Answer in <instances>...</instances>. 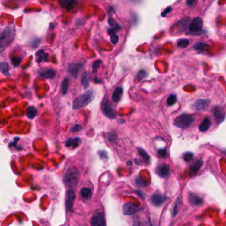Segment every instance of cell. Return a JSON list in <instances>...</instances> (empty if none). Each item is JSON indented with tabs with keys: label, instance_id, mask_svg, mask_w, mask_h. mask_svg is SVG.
Returning <instances> with one entry per match:
<instances>
[{
	"label": "cell",
	"instance_id": "obj_1",
	"mask_svg": "<svg viewBox=\"0 0 226 226\" xmlns=\"http://www.w3.org/2000/svg\"><path fill=\"white\" fill-rule=\"evenodd\" d=\"M96 92L93 89L87 91L86 92L84 93L80 96L77 97L76 99L74 100L72 108L73 109H79L88 104H90L95 97Z\"/></svg>",
	"mask_w": 226,
	"mask_h": 226
},
{
	"label": "cell",
	"instance_id": "obj_2",
	"mask_svg": "<svg viewBox=\"0 0 226 226\" xmlns=\"http://www.w3.org/2000/svg\"><path fill=\"white\" fill-rule=\"evenodd\" d=\"M80 178V173L77 168L75 167H70L65 176L66 184L70 188H74L78 184Z\"/></svg>",
	"mask_w": 226,
	"mask_h": 226
},
{
	"label": "cell",
	"instance_id": "obj_3",
	"mask_svg": "<svg viewBox=\"0 0 226 226\" xmlns=\"http://www.w3.org/2000/svg\"><path fill=\"white\" fill-rule=\"evenodd\" d=\"M194 117L192 115L187 114H183L177 117V119L174 120L173 124L174 126L178 128L186 129L192 125V123L194 122Z\"/></svg>",
	"mask_w": 226,
	"mask_h": 226
},
{
	"label": "cell",
	"instance_id": "obj_4",
	"mask_svg": "<svg viewBox=\"0 0 226 226\" xmlns=\"http://www.w3.org/2000/svg\"><path fill=\"white\" fill-rule=\"evenodd\" d=\"M15 35L14 29L11 27H8L5 29L2 32L1 37H0V44H1L2 52L5 48L9 45L13 40Z\"/></svg>",
	"mask_w": 226,
	"mask_h": 226
},
{
	"label": "cell",
	"instance_id": "obj_5",
	"mask_svg": "<svg viewBox=\"0 0 226 226\" xmlns=\"http://www.w3.org/2000/svg\"><path fill=\"white\" fill-rule=\"evenodd\" d=\"M189 22H190V18L187 17L182 19L173 25V26L170 28V31H173V35H180L186 29Z\"/></svg>",
	"mask_w": 226,
	"mask_h": 226
},
{
	"label": "cell",
	"instance_id": "obj_6",
	"mask_svg": "<svg viewBox=\"0 0 226 226\" xmlns=\"http://www.w3.org/2000/svg\"><path fill=\"white\" fill-rule=\"evenodd\" d=\"M102 110L104 115L110 119H115L117 116L116 110L112 107L107 99L103 101L102 103Z\"/></svg>",
	"mask_w": 226,
	"mask_h": 226
},
{
	"label": "cell",
	"instance_id": "obj_7",
	"mask_svg": "<svg viewBox=\"0 0 226 226\" xmlns=\"http://www.w3.org/2000/svg\"><path fill=\"white\" fill-rule=\"evenodd\" d=\"M91 226H106L105 218L102 213H96L91 219Z\"/></svg>",
	"mask_w": 226,
	"mask_h": 226
},
{
	"label": "cell",
	"instance_id": "obj_8",
	"mask_svg": "<svg viewBox=\"0 0 226 226\" xmlns=\"http://www.w3.org/2000/svg\"><path fill=\"white\" fill-rule=\"evenodd\" d=\"M210 103L209 99H198L192 103V108L196 111H202L206 109Z\"/></svg>",
	"mask_w": 226,
	"mask_h": 226
},
{
	"label": "cell",
	"instance_id": "obj_9",
	"mask_svg": "<svg viewBox=\"0 0 226 226\" xmlns=\"http://www.w3.org/2000/svg\"><path fill=\"white\" fill-rule=\"evenodd\" d=\"M202 26H203V21L200 17H196L190 23V26H189V30L192 33H198L200 32Z\"/></svg>",
	"mask_w": 226,
	"mask_h": 226
},
{
	"label": "cell",
	"instance_id": "obj_10",
	"mask_svg": "<svg viewBox=\"0 0 226 226\" xmlns=\"http://www.w3.org/2000/svg\"><path fill=\"white\" fill-rule=\"evenodd\" d=\"M122 210L125 215H131L137 213L139 210V208L132 202H127L123 206Z\"/></svg>",
	"mask_w": 226,
	"mask_h": 226
},
{
	"label": "cell",
	"instance_id": "obj_11",
	"mask_svg": "<svg viewBox=\"0 0 226 226\" xmlns=\"http://www.w3.org/2000/svg\"><path fill=\"white\" fill-rule=\"evenodd\" d=\"M76 198V195L75 192L72 190H68L66 193V206L68 211H72L73 210V206L74 202Z\"/></svg>",
	"mask_w": 226,
	"mask_h": 226
},
{
	"label": "cell",
	"instance_id": "obj_12",
	"mask_svg": "<svg viewBox=\"0 0 226 226\" xmlns=\"http://www.w3.org/2000/svg\"><path fill=\"white\" fill-rule=\"evenodd\" d=\"M156 173L161 177H167L170 175V167L167 164H161L157 168Z\"/></svg>",
	"mask_w": 226,
	"mask_h": 226
},
{
	"label": "cell",
	"instance_id": "obj_13",
	"mask_svg": "<svg viewBox=\"0 0 226 226\" xmlns=\"http://www.w3.org/2000/svg\"><path fill=\"white\" fill-rule=\"evenodd\" d=\"M167 200V197L159 194H154L151 197V202L155 206L159 207L163 205Z\"/></svg>",
	"mask_w": 226,
	"mask_h": 226
},
{
	"label": "cell",
	"instance_id": "obj_14",
	"mask_svg": "<svg viewBox=\"0 0 226 226\" xmlns=\"http://www.w3.org/2000/svg\"><path fill=\"white\" fill-rule=\"evenodd\" d=\"M82 66L80 63H72L68 66V72L73 78H77L80 70L82 68Z\"/></svg>",
	"mask_w": 226,
	"mask_h": 226
},
{
	"label": "cell",
	"instance_id": "obj_15",
	"mask_svg": "<svg viewBox=\"0 0 226 226\" xmlns=\"http://www.w3.org/2000/svg\"><path fill=\"white\" fill-rule=\"evenodd\" d=\"M213 114L215 120L218 123H221L224 120L225 114L221 107H215L213 110Z\"/></svg>",
	"mask_w": 226,
	"mask_h": 226
},
{
	"label": "cell",
	"instance_id": "obj_16",
	"mask_svg": "<svg viewBox=\"0 0 226 226\" xmlns=\"http://www.w3.org/2000/svg\"><path fill=\"white\" fill-rule=\"evenodd\" d=\"M60 4L62 8L66 10H71L77 5V0H61Z\"/></svg>",
	"mask_w": 226,
	"mask_h": 226
},
{
	"label": "cell",
	"instance_id": "obj_17",
	"mask_svg": "<svg viewBox=\"0 0 226 226\" xmlns=\"http://www.w3.org/2000/svg\"><path fill=\"white\" fill-rule=\"evenodd\" d=\"M189 201L193 206H202L204 204L203 199L194 194H192L189 196Z\"/></svg>",
	"mask_w": 226,
	"mask_h": 226
},
{
	"label": "cell",
	"instance_id": "obj_18",
	"mask_svg": "<svg viewBox=\"0 0 226 226\" xmlns=\"http://www.w3.org/2000/svg\"><path fill=\"white\" fill-rule=\"evenodd\" d=\"M39 76L46 79H53L56 75V72L53 69H46L40 71Z\"/></svg>",
	"mask_w": 226,
	"mask_h": 226
},
{
	"label": "cell",
	"instance_id": "obj_19",
	"mask_svg": "<svg viewBox=\"0 0 226 226\" xmlns=\"http://www.w3.org/2000/svg\"><path fill=\"white\" fill-rule=\"evenodd\" d=\"M80 141V138H70L66 141V146L72 148V149H75L79 146Z\"/></svg>",
	"mask_w": 226,
	"mask_h": 226
},
{
	"label": "cell",
	"instance_id": "obj_20",
	"mask_svg": "<svg viewBox=\"0 0 226 226\" xmlns=\"http://www.w3.org/2000/svg\"><path fill=\"white\" fill-rule=\"evenodd\" d=\"M123 94V88L122 87H118L117 88L114 90V91L113 92L112 96V99L115 103H117L119 102L120 101L121 95Z\"/></svg>",
	"mask_w": 226,
	"mask_h": 226
},
{
	"label": "cell",
	"instance_id": "obj_21",
	"mask_svg": "<svg viewBox=\"0 0 226 226\" xmlns=\"http://www.w3.org/2000/svg\"><path fill=\"white\" fill-rule=\"evenodd\" d=\"M80 195L84 200H88L92 196V190L90 188H83L80 190Z\"/></svg>",
	"mask_w": 226,
	"mask_h": 226
},
{
	"label": "cell",
	"instance_id": "obj_22",
	"mask_svg": "<svg viewBox=\"0 0 226 226\" xmlns=\"http://www.w3.org/2000/svg\"><path fill=\"white\" fill-rule=\"evenodd\" d=\"M202 165H203V161L202 160H197L196 161L194 162L190 168V174L192 175L196 173L200 169Z\"/></svg>",
	"mask_w": 226,
	"mask_h": 226
},
{
	"label": "cell",
	"instance_id": "obj_23",
	"mask_svg": "<svg viewBox=\"0 0 226 226\" xmlns=\"http://www.w3.org/2000/svg\"><path fill=\"white\" fill-rule=\"evenodd\" d=\"M181 206H182V200L180 198H178L177 199L176 202H174V206L173 207V209H172V215H173V216L174 217L176 216V215L178 214V212H179L180 209L181 208Z\"/></svg>",
	"mask_w": 226,
	"mask_h": 226
},
{
	"label": "cell",
	"instance_id": "obj_24",
	"mask_svg": "<svg viewBox=\"0 0 226 226\" xmlns=\"http://www.w3.org/2000/svg\"><path fill=\"white\" fill-rule=\"evenodd\" d=\"M211 121L208 119V118H205L204 120L202 121V124L199 126V130L201 132H205L210 129L211 126Z\"/></svg>",
	"mask_w": 226,
	"mask_h": 226
},
{
	"label": "cell",
	"instance_id": "obj_25",
	"mask_svg": "<svg viewBox=\"0 0 226 226\" xmlns=\"http://www.w3.org/2000/svg\"><path fill=\"white\" fill-rule=\"evenodd\" d=\"M90 74L88 72H84L82 77H81V83H82V85L87 88L89 86L90 83Z\"/></svg>",
	"mask_w": 226,
	"mask_h": 226
},
{
	"label": "cell",
	"instance_id": "obj_26",
	"mask_svg": "<svg viewBox=\"0 0 226 226\" xmlns=\"http://www.w3.org/2000/svg\"><path fill=\"white\" fill-rule=\"evenodd\" d=\"M109 24L111 26V29H109V32H108L110 34H112L113 35V34H115L114 33L115 32L119 31V30L121 29V26L117 24V23H116L112 19H109Z\"/></svg>",
	"mask_w": 226,
	"mask_h": 226
},
{
	"label": "cell",
	"instance_id": "obj_27",
	"mask_svg": "<svg viewBox=\"0 0 226 226\" xmlns=\"http://www.w3.org/2000/svg\"><path fill=\"white\" fill-rule=\"evenodd\" d=\"M38 110L35 107L31 106L29 107V108L27 109V116L30 119H33L37 115Z\"/></svg>",
	"mask_w": 226,
	"mask_h": 226
},
{
	"label": "cell",
	"instance_id": "obj_28",
	"mask_svg": "<svg viewBox=\"0 0 226 226\" xmlns=\"http://www.w3.org/2000/svg\"><path fill=\"white\" fill-rule=\"evenodd\" d=\"M37 56L38 57L37 61L38 63H40L42 61H47V57L49 56V54H46L44 50H40L37 52Z\"/></svg>",
	"mask_w": 226,
	"mask_h": 226
},
{
	"label": "cell",
	"instance_id": "obj_29",
	"mask_svg": "<svg viewBox=\"0 0 226 226\" xmlns=\"http://www.w3.org/2000/svg\"><path fill=\"white\" fill-rule=\"evenodd\" d=\"M69 87V79L68 78H65L63 79L61 83V93L62 95H65L68 91Z\"/></svg>",
	"mask_w": 226,
	"mask_h": 226
},
{
	"label": "cell",
	"instance_id": "obj_30",
	"mask_svg": "<svg viewBox=\"0 0 226 226\" xmlns=\"http://www.w3.org/2000/svg\"><path fill=\"white\" fill-rule=\"evenodd\" d=\"M138 152H139L140 156L143 158V159L146 162V163H149L151 160V157L149 156V155L147 153V152H146V151L143 149H142V148H139V149H138Z\"/></svg>",
	"mask_w": 226,
	"mask_h": 226
},
{
	"label": "cell",
	"instance_id": "obj_31",
	"mask_svg": "<svg viewBox=\"0 0 226 226\" xmlns=\"http://www.w3.org/2000/svg\"><path fill=\"white\" fill-rule=\"evenodd\" d=\"M208 45L204 42H198L194 46V48L198 52H203L207 48Z\"/></svg>",
	"mask_w": 226,
	"mask_h": 226
},
{
	"label": "cell",
	"instance_id": "obj_32",
	"mask_svg": "<svg viewBox=\"0 0 226 226\" xmlns=\"http://www.w3.org/2000/svg\"><path fill=\"white\" fill-rule=\"evenodd\" d=\"M189 44H190L189 40L186 39H180L177 42V46L180 48H185L189 45Z\"/></svg>",
	"mask_w": 226,
	"mask_h": 226
},
{
	"label": "cell",
	"instance_id": "obj_33",
	"mask_svg": "<svg viewBox=\"0 0 226 226\" xmlns=\"http://www.w3.org/2000/svg\"><path fill=\"white\" fill-rule=\"evenodd\" d=\"M9 67L8 63L6 62H2L1 63V72L5 76H9Z\"/></svg>",
	"mask_w": 226,
	"mask_h": 226
},
{
	"label": "cell",
	"instance_id": "obj_34",
	"mask_svg": "<svg viewBox=\"0 0 226 226\" xmlns=\"http://www.w3.org/2000/svg\"><path fill=\"white\" fill-rule=\"evenodd\" d=\"M176 102H177V97L174 95H170L168 97V99L167 100V103L168 104V105H169V106L174 105V104L176 103Z\"/></svg>",
	"mask_w": 226,
	"mask_h": 226
},
{
	"label": "cell",
	"instance_id": "obj_35",
	"mask_svg": "<svg viewBox=\"0 0 226 226\" xmlns=\"http://www.w3.org/2000/svg\"><path fill=\"white\" fill-rule=\"evenodd\" d=\"M194 157V154L192 152H186L183 155V158L185 161H191Z\"/></svg>",
	"mask_w": 226,
	"mask_h": 226
},
{
	"label": "cell",
	"instance_id": "obj_36",
	"mask_svg": "<svg viewBox=\"0 0 226 226\" xmlns=\"http://www.w3.org/2000/svg\"><path fill=\"white\" fill-rule=\"evenodd\" d=\"M101 63H102V61H101V60H97V61L94 62V63H93V73H94V75H96V76L97 75V68H98Z\"/></svg>",
	"mask_w": 226,
	"mask_h": 226
},
{
	"label": "cell",
	"instance_id": "obj_37",
	"mask_svg": "<svg viewBox=\"0 0 226 226\" xmlns=\"http://www.w3.org/2000/svg\"><path fill=\"white\" fill-rule=\"evenodd\" d=\"M157 153H158V156H159L160 157H161V158H165V157H167V151L165 150L164 149H160V150H158Z\"/></svg>",
	"mask_w": 226,
	"mask_h": 226
},
{
	"label": "cell",
	"instance_id": "obj_38",
	"mask_svg": "<svg viewBox=\"0 0 226 226\" xmlns=\"http://www.w3.org/2000/svg\"><path fill=\"white\" fill-rule=\"evenodd\" d=\"M99 155H100V157L101 159H102V160H107V158H108V157H107V153L106 151L104 150H101L99 151Z\"/></svg>",
	"mask_w": 226,
	"mask_h": 226
},
{
	"label": "cell",
	"instance_id": "obj_39",
	"mask_svg": "<svg viewBox=\"0 0 226 226\" xmlns=\"http://www.w3.org/2000/svg\"><path fill=\"white\" fill-rule=\"evenodd\" d=\"M110 40L112 44L116 45V44H117L118 41H119V36H118V35H116V34H113L112 36H111Z\"/></svg>",
	"mask_w": 226,
	"mask_h": 226
},
{
	"label": "cell",
	"instance_id": "obj_40",
	"mask_svg": "<svg viewBox=\"0 0 226 226\" xmlns=\"http://www.w3.org/2000/svg\"><path fill=\"white\" fill-rule=\"evenodd\" d=\"M147 73L145 72V70H141L139 71V72L137 73V77L139 78L140 79H143L145 77H147Z\"/></svg>",
	"mask_w": 226,
	"mask_h": 226
},
{
	"label": "cell",
	"instance_id": "obj_41",
	"mask_svg": "<svg viewBox=\"0 0 226 226\" xmlns=\"http://www.w3.org/2000/svg\"><path fill=\"white\" fill-rule=\"evenodd\" d=\"M21 62V58H18V57H14V58H11V62L13 65L14 66H18Z\"/></svg>",
	"mask_w": 226,
	"mask_h": 226
},
{
	"label": "cell",
	"instance_id": "obj_42",
	"mask_svg": "<svg viewBox=\"0 0 226 226\" xmlns=\"http://www.w3.org/2000/svg\"><path fill=\"white\" fill-rule=\"evenodd\" d=\"M81 130V126L79 125V124H75V126H73L71 128H70V131L72 132H78Z\"/></svg>",
	"mask_w": 226,
	"mask_h": 226
},
{
	"label": "cell",
	"instance_id": "obj_43",
	"mask_svg": "<svg viewBox=\"0 0 226 226\" xmlns=\"http://www.w3.org/2000/svg\"><path fill=\"white\" fill-rule=\"evenodd\" d=\"M171 11H172V8H170V7H168V8L165 9V10L163 11V13H161V16L162 17H165L168 14V13H169Z\"/></svg>",
	"mask_w": 226,
	"mask_h": 226
},
{
	"label": "cell",
	"instance_id": "obj_44",
	"mask_svg": "<svg viewBox=\"0 0 226 226\" xmlns=\"http://www.w3.org/2000/svg\"><path fill=\"white\" fill-rule=\"evenodd\" d=\"M116 134L115 133H110L108 134V139L110 141H113L116 139Z\"/></svg>",
	"mask_w": 226,
	"mask_h": 226
},
{
	"label": "cell",
	"instance_id": "obj_45",
	"mask_svg": "<svg viewBox=\"0 0 226 226\" xmlns=\"http://www.w3.org/2000/svg\"><path fill=\"white\" fill-rule=\"evenodd\" d=\"M186 3H187V5H189V6H192V5H195L196 0H187Z\"/></svg>",
	"mask_w": 226,
	"mask_h": 226
},
{
	"label": "cell",
	"instance_id": "obj_46",
	"mask_svg": "<svg viewBox=\"0 0 226 226\" xmlns=\"http://www.w3.org/2000/svg\"><path fill=\"white\" fill-rule=\"evenodd\" d=\"M124 122H125V120H123V119H121V120H119V124H123Z\"/></svg>",
	"mask_w": 226,
	"mask_h": 226
},
{
	"label": "cell",
	"instance_id": "obj_47",
	"mask_svg": "<svg viewBox=\"0 0 226 226\" xmlns=\"http://www.w3.org/2000/svg\"><path fill=\"white\" fill-rule=\"evenodd\" d=\"M128 165H129V166H131V165H132V163H131V161H129V162H128V163H127Z\"/></svg>",
	"mask_w": 226,
	"mask_h": 226
}]
</instances>
